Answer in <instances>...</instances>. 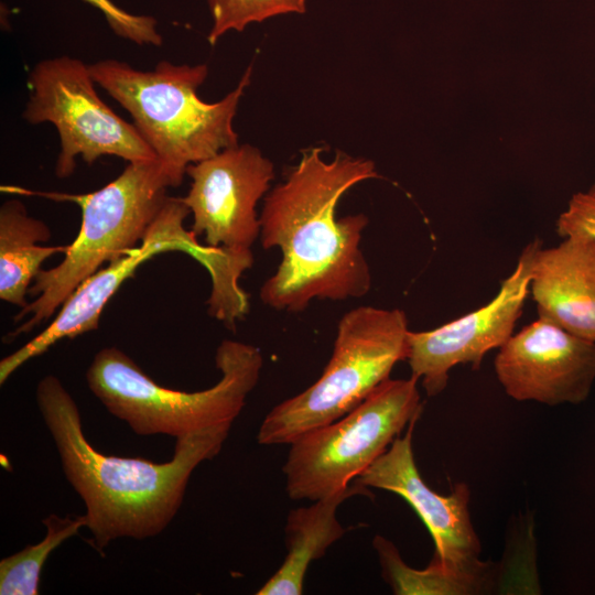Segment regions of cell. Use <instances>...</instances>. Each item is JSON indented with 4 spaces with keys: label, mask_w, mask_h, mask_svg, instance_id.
Here are the masks:
<instances>
[{
    "label": "cell",
    "mask_w": 595,
    "mask_h": 595,
    "mask_svg": "<svg viewBox=\"0 0 595 595\" xmlns=\"http://www.w3.org/2000/svg\"><path fill=\"white\" fill-rule=\"evenodd\" d=\"M322 152L312 148L302 154L266 197L259 217L262 247L282 253L277 271L260 288V300L274 310L301 312L312 300L357 299L371 288L360 249L368 218H337L336 206L354 185L378 177L375 163L343 153L326 161Z\"/></svg>",
    "instance_id": "6da1fadb"
},
{
    "label": "cell",
    "mask_w": 595,
    "mask_h": 595,
    "mask_svg": "<svg viewBox=\"0 0 595 595\" xmlns=\"http://www.w3.org/2000/svg\"><path fill=\"white\" fill-rule=\"evenodd\" d=\"M35 398L65 477L85 504L90 544L100 553L117 539L143 540L164 531L182 506L192 473L220 452L232 425L176 439L173 457L154 463L105 455L91 446L79 409L57 377H43Z\"/></svg>",
    "instance_id": "7a4b0ae2"
},
{
    "label": "cell",
    "mask_w": 595,
    "mask_h": 595,
    "mask_svg": "<svg viewBox=\"0 0 595 595\" xmlns=\"http://www.w3.org/2000/svg\"><path fill=\"white\" fill-rule=\"evenodd\" d=\"M91 76L125 108L133 126L181 185L190 164L238 144L234 118L252 67L223 99L206 102L197 89L208 76L205 64L162 61L153 71H140L118 60L89 65Z\"/></svg>",
    "instance_id": "3957f363"
},
{
    "label": "cell",
    "mask_w": 595,
    "mask_h": 595,
    "mask_svg": "<svg viewBox=\"0 0 595 595\" xmlns=\"http://www.w3.org/2000/svg\"><path fill=\"white\" fill-rule=\"evenodd\" d=\"M176 186L171 171L153 159L128 163L118 177L87 194L36 193L78 204L80 227L63 260L36 275L29 290L33 300L15 315L17 327L4 340L52 320L83 281L138 248L165 205L167 188Z\"/></svg>",
    "instance_id": "277c9868"
},
{
    "label": "cell",
    "mask_w": 595,
    "mask_h": 595,
    "mask_svg": "<svg viewBox=\"0 0 595 595\" xmlns=\"http://www.w3.org/2000/svg\"><path fill=\"white\" fill-rule=\"evenodd\" d=\"M221 376L210 388L183 391L158 385L117 347L97 351L87 371L89 390L110 414L138 435L164 434L175 440L219 424H232L258 383L261 350L225 339L216 349Z\"/></svg>",
    "instance_id": "5b68a950"
},
{
    "label": "cell",
    "mask_w": 595,
    "mask_h": 595,
    "mask_svg": "<svg viewBox=\"0 0 595 595\" xmlns=\"http://www.w3.org/2000/svg\"><path fill=\"white\" fill-rule=\"evenodd\" d=\"M409 332L400 309L363 305L345 313L321 377L270 410L260 424L258 443L290 444L355 409L407 359Z\"/></svg>",
    "instance_id": "8992f818"
},
{
    "label": "cell",
    "mask_w": 595,
    "mask_h": 595,
    "mask_svg": "<svg viewBox=\"0 0 595 595\" xmlns=\"http://www.w3.org/2000/svg\"><path fill=\"white\" fill-rule=\"evenodd\" d=\"M418 382L389 378L340 419L291 442L282 467L288 496L313 501L348 488L420 418Z\"/></svg>",
    "instance_id": "52a82bcc"
},
{
    "label": "cell",
    "mask_w": 595,
    "mask_h": 595,
    "mask_svg": "<svg viewBox=\"0 0 595 595\" xmlns=\"http://www.w3.org/2000/svg\"><path fill=\"white\" fill-rule=\"evenodd\" d=\"M190 214L181 198L169 196L138 248L83 281L40 334L1 359L0 383L3 385L22 365L41 356L62 339H73L97 329L108 301L144 261L156 255L182 251L206 268L214 293L228 294L235 291L239 278L250 267L248 255L201 245L197 236L184 226Z\"/></svg>",
    "instance_id": "ba28073f"
},
{
    "label": "cell",
    "mask_w": 595,
    "mask_h": 595,
    "mask_svg": "<svg viewBox=\"0 0 595 595\" xmlns=\"http://www.w3.org/2000/svg\"><path fill=\"white\" fill-rule=\"evenodd\" d=\"M28 84L22 118L31 125L50 122L57 130L58 178L74 173L77 158L87 164L105 155L128 163L156 159L133 123L99 98L89 65L83 61L66 55L43 60L30 72Z\"/></svg>",
    "instance_id": "9c48e42d"
},
{
    "label": "cell",
    "mask_w": 595,
    "mask_h": 595,
    "mask_svg": "<svg viewBox=\"0 0 595 595\" xmlns=\"http://www.w3.org/2000/svg\"><path fill=\"white\" fill-rule=\"evenodd\" d=\"M541 246L538 237L526 245L512 272L485 305L434 329L409 332L405 360L428 397L446 388L455 366L468 364L479 369L486 354L511 337L530 295L532 267Z\"/></svg>",
    "instance_id": "30bf717a"
},
{
    "label": "cell",
    "mask_w": 595,
    "mask_h": 595,
    "mask_svg": "<svg viewBox=\"0 0 595 595\" xmlns=\"http://www.w3.org/2000/svg\"><path fill=\"white\" fill-rule=\"evenodd\" d=\"M192 183L180 197L193 216L192 231L206 246L251 250L260 236L257 204L274 178L272 162L250 144H236L190 164Z\"/></svg>",
    "instance_id": "8fae6325"
},
{
    "label": "cell",
    "mask_w": 595,
    "mask_h": 595,
    "mask_svg": "<svg viewBox=\"0 0 595 595\" xmlns=\"http://www.w3.org/2000/svg\"><path fill=\"white\" fill-rule=\"evenodd\" d=\"M418 420H412L404 435L398 436L355 480L403 498L434 541L432 560L458 575L487 584L489 564L479 559L482 547L470 520L468 486L456 484L450 495H441L423 480L412 447Z\"/></svg>",
    "instance_id": "7c38bea8"
},
{
    "label": "cell",
    "mask_w": 595,
    "mask_h": 595,
    "mask_svg": "<svg viewBox=\"0 0 595 595\" xmlns=\"http://www.w3.org/2000/svg\"><path fill=\"white\" fill-rule=\"evenodd\" d=\"M494 368L505 392L517 401L577 404L595 380V342L538 317L499 348Z\"/></svg>",
    "instance_id": "4fadbf2b"
},
{
    "label": "cell",
    "mask_w": 595,
    "mask_h": 595,
    "mask_svg": "<svg viewBox=\"0 0 595 595\" xmlns=\"http://www.w3.org/2000/svg\"><path fill=\"white\" fill-rule=\"evenodd\" d=\"M530 295L539 318L595 342V237L572 234L537 251Z\"/></svg>",
    "instance_id": "5bb4252c"
},
{
    "label": "cell",
    "mask_w": 595,
    "mask_h": 595,
    "mask_svg": "<svg viewBox=\"0 0 595 595\" xmlns=\"http://www.w3.org/2000/svg\"><path fill=\"white\" fill-rule=\"evenodd\" d=\"M368 487L354 480L335 495L313 500L310 506L292 509L284 528L286 555L281 566L256 592L257 595H300L310 564L345 533L337 519V508L354 496H369Z\"/></svg>",
    "instance_id": "9a60e30c"
},
{
    "label": "cell",
    "mask_w": 595,
    "mask_h": 595,
    "mask_svg": "<svg viewBox=\"0 0 595 595\" xmlns=\"http://www.w3.org/2000/svg\"><path fill=\"white\" fill-rule=\"evenodd\" d=\"M51 239L50 227L30 216L19 199L6 201L0 207V299L23 309L26 294L43 262L64 253L68 245L42 246Z\"/></svg>",
    "instance_id": "2e32d148"
},
{
    "label": "cell",
    "mask_w": 595,
    "mask_h": 595,
    "mask_svg": "<svg viewBox=\"0 0 595 595\" xmlns=\"http://www.w3.org/2000/svg\"><path fill=\"white\" fill-rule=\"evenodd\" d=\"M372 545L382 577L397 595H468L486 589L484 583L448 571L433 560L423 570L409 566L397 547L381 536L374 538Z\"/></svg>",
    "instance_id": "e0dca14e"
},
{
    "label": "cell",
    "mask_w": 595,
    "mask_h": 595,
    "mask_svg": "<svg viewBox=\"0 0 595 595\" xmlns=\"http://www.w3.org/2000/svg\"><path fill=\"white\" fill-rule=\"evenodd\" d=\"M42 522L46 528L42 541L0 561V595H37L41 572L50 554L86 527L84 516L60 517L52 513Z\"/></svg>",
    "instance_id": "ac0fdd59"
},
{
    "label": "cell",
    "mask_w": 595,
    "mask_h": 595,
    "mask_svg": "<svg viewBox=\"0 0 595 595\" xmlns=\"http://www.w3.org/2000/svg\"><path fill=\"white\" fill-rule=\"evenodd\" d=\"M207 3L213 20L207 35L210 45L227 32H241L250 23L306 11V0H207Z\"/></svg>",
    "instance_id": "d6986e66"
},
{
    "label": "cell",
    "mask_w": 595,
    "mask_h": 595,
    "mask_svg": "<svg viewBox=\"0 0 595 595\" xmlns=\"http://www.w3.org/2000/svg\"><path fill=\"white\" fill-rule=\"evenodd\" d=\"M99 10L109 28L118 36L139 45L160 46L163 42L158 22L151 15L133 14L121 9L111 0H83Z\"/></svg>",
    "instance_id": "ffe728a7"
},
{
    "label": "cell",
    "mask_w": 595,
    "mask_h": 595,
    "mask_svg": "<svg viewBox=\"0 0 595 595\" xmlns=\"http://www.w3.org/2000/svg\"><path fill=\"white\" fill-rule=\"evenodd\" d=\"M556 232L562 238L572 234L595 237V193L578 192L556 220Z\"/></svg>",
    "instance_id": "44dd1931"
},
{
    "label": "cell",
    "mask_w": 595,
    "mask_h": 595,
    "mask_svg": "<svg viewBox=\"0 0 595 595\" xmlns=\"http://www.w3.org/2000/svg\"><path fill=\"white\" fill-rule=\"evenodd\" d=\"M588 191L592 192V193H595V181H594L593 185L591 186V188Z\"/></svg>",
    "instance_id": "7402d4cb"
}]
</instances>
